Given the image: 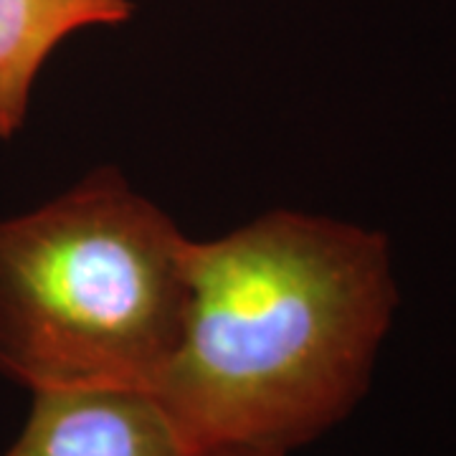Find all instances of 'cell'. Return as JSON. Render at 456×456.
<instances>
[{"instance_id":"1","label":"cell","mask_w":456,"mask_h":456,"mask_svg":"<svg viewBox=\"0 0 456 456\" xmlns=\"http://www.w3.org/2000/svg\"><path fill=\"white\" fill-rule=\"evenodd\" d=\"M395 310L386 233L269 213L188 244L185 317L152 395L196 456L289 454L355 411Z\"/></svg>"},{"instance_id":"2","label":"cell","mask_w":456,"mask_h":456,"mask_svg":"<svg viewBox=\"0 0 456 456\" xmlns=\"http://www.w3.org/2000/svg\"><path fill=\"white\" fill-rule=\"evenodd\" d=\"M188 244L114 170L0 221V373L31 393H152L185 317Z\"/></svg>"},{"instance_id":"3","label":"cell","mask_w":456,"mask_h":456,"mask_svg":"<svg viewBox=\"0 0 456 456\" xmlns=\"http://www.w3.org/2000/svg\"><path fill=\"white\" fill-rule=\"evenodd\" d=\"M0 456H196L147 391L33 393L28 421Z\"/></svg>"},{"instance_id":"4","label":"cell","mask_w":456,"mask_h":456,"mask_svg":"<svg viewBox=\"0 0 456 456\" xmlns=\"http://www.w3.org/2000/svg\"><path fill=\"white\" fill-rule=\"evenodd\" d=\"M130 13L127 0H0V137L23 127L36 74L66 36Z\"/></svg>"},{"instance_id":"5","label":"cell","mask_w":456,"mask_h":456,"mask_svg":"<svg viewBox=\"0 0 456 456\" xmlns=\"http://www.w3.org/2000/svg\"><path fill=\"white\" fill-rule=\"evenodd\" d=\"M198 456H287L272 449H246V446H228V449H211Z\"/></svg>"}]
</instances>
